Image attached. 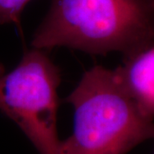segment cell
I'll return each instance as SVG.
<instances>
[{
  "instance_id": "cell-1",
  "label": "cell",
  "mask_w": 154,
  "mask_h": 154,
  "mask_svg": "<svg viewBox=\"0 0 154 154\" xmlns=\"http://www.w3.org/2000/svg\"><path fill=\"white\" fill-rule=\"evenodd\" d=\"M154 44V0H51L33 48L69 47L124 57Z\"/></svg>"
},
{
  "instance_id": "cell-2",
  "label": "cell",
  "mask_w": 154,
  "mask_h": 154,
  "mask_svg": "<svg viewBox=\"0 0 154 154\" xmlns=\"http://www.w3.org/2000/svg\"><path fill=\"white\" fill-rule=\"evenodd\" d=\"M74 130L58 154H126L154 138V121L140 112L114 70L94 66L66 99Z\"/></svg>"
},
{
  "instance_id": "cell-3",
  "label": "cell",
  "mask_w": 154,
  "mask_h": 154,
  "mask_svg": "<svg viewBox=\"0 0 154 154\" xmlns=\"http://www.w3.org/2000/svg\"><path fill=\"white\" fill-rule=\"evenodd\" d=\"M60 69L44 50L27 51L15 69L0 63V110L15 122L39 154H58Z\"/></svg>"
},
{
  "instance_id": "cell-4",
  "label": "cell",
  "mask_w": 154,
  "mask_h": 154,
  "mask_svg": "<svg viewBox=\"0 0 154 154\" xmlns=\"http://www.w3.org/2000/svg\"><path fill=\"white\" fill-rule=\"evenodd\" d=\"M114 71L140 112L154 121V44L125 57Z\"/></svg>"
},
{
  "instance_id": "cell-5",
  "label": "cell",
  "mask_w": 154,
  "mask_h": 154,
  "mask_svg": "<svg viewBox=\"0 0 154 154\" xmlns=\"http://www.w3.org/2000/svg\"><path fill=\"white\" fill-rule=\"evenodd\" d=\"M31 0H0V24L14 23L20 26L24 8Z\"/></svg>"
}]
</instances>
